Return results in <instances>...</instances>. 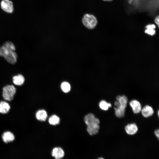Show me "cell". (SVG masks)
<instances>
[{
    "mask_svg": "<svg viewBox=\"0 0 159 159\" xmlns=\"http://www.w3.org/2000/svg\"><path fill=\"white\" fill-rule=\"evenodd\" d=\"M15 47L12 42L7 41L0 47V56L4 57L9 63L14 64L17 62V55L15 52Z\"/></svg>",
    "mask_w": 159,
    "mask_h": 159,
    "instance_id": "6da1fadb",
    "label": "cell"
},
{
    "mask_svg": "<svg viewBox=\"0 0 159 159\" xmlns=\"http://www.w3.org/2000/svg\"><path fill=\"white\" fill-rule=\"evenodd\" d=\"M82 22L83 25L87 28L92 29L96 26L97 21L96 17L92 14H85L82 19Z\"/></svg>",
    "mask_w": 159,
    "mask_h": 159,
    "instance_id": "7a4b0ae2",
    "label": "cell"
},
{
    "mask_svg": "<svg viewBox=\"0 0 159 159\" xmlns=\"http://www.w3.org/2000/svg\"><path fill=\"white\" fill-rule=\"evenodd\" d=\"M16 91V88L14 85H6L3 88L2 96L5 100L11 101L13 99Z\"/></svg>",
    "mask_w": 159,
    "mask_h": 159,
    "instance_id": "3957f363",
    "label": "cell"
},
{
    "mask_svg": "<svg viewBox=\"0 0 159 159\" xmlns=\"http://www.w3.org/2000/svg\"><path fill=\"white\" fill-rule=\"evenodd\" d=\"M51 155L54 159H62L65 156V153L61 147H55L52 149Z\"/></svg>",
    "mask_w": 159,
    "mask_h": 159,
    "instance_id": "277c9868",
    "label": "cell"
},
{
    "mask_svg": "<svg viewBox=\"0 0 159 159\" xmlns=\"http://www.w3.org/2000/svg\"><path fill=\"white\" fill-rule=\"evenodd\" d=\"M1 9L5 12L11 13L13 11V6L12 2L9 0H2L1 3Z\"/></svg>",
    "mask_w": 159,
    "mask_h": 159,
    "instance_id": "5b68a950",
    "label": "cell"
},
{
    "mask_svg": "<svg viewBox=\"0 0 159 159\" xmlns=\"http://www.w3.org/2000/svg\"><path fill=\"white\" fill-rule=\"evenodd\" d=\"M85 122L87 125L94 124H99L100 120L92 113H89L86 115L84 118Z\"/></svg>",
    "mask_w": 159,
    "mask_h": 159,
    "instance_id": "8992f818",
    "label": "cell"
},
{
    "mask_svg": "<svg viewBox=\"0 0 159 159\" xmlns=\"http://www.w3.org/2000/svg\"><path fill=\"white\" fill-rule=\"evenodd\" d=\"M115 105L116 107L114 108L115 115L118 117H122L124 116L125 107L121 105L118 101L115 102Z\"/></svg>",
    "mask_w": 159,
    "mask_h": 159,
    "instance_id": "52a82bcc",
    "label": "cell"
},
{
    "mask_svg": "<svg viewBox=\"0 0 159 159\" xmlns=\"http://www.w3.org/2000/svg\"><path fill=\"white\" fill-rule=\"evenodd\" d=\"M2 138L3 142L7 143L13 141L15 139V136L11 132L6 131L3 134Z\"/></svg>",
    "mask_w": 159,
    "mask_h": 159,
    "instance_id": "ba28073f",
    "label": "cell"
},
{
    "mask_svg": "<svg viewBox=\"0 0 159 159\" xmlns=\"http://www.w3.org/2000/svg\"><path fill=\"white\" fill-rule=\"evenodd\" d=\"M125 129L126 132L128 134L133 135L137 132L138 130V128L135 124L133 123L126 125Z\"/></svg>",
    "mask_w": 159,
    "mask_h": 159,
    "instance_id": "9c48e42d",
    "label": "cell"
},
{
    "mask_svg": "<svg viewBox=\"0 0 159 159\" xmlns=\"http://www.w3.org/2000/svg\"><path fill=\"white\" fill-rule=\"evenodd\" d=\"M87 126V131L90 135H93L98 133L100 129L99 124H95Z\"/></svg>",
    "mask_w": 159,
    "mask_h": 159,
    "instance_id": "30bf717a",
    "label": "cell"
},
{
    "mask_svg": "<svg viewBox=\"0 0 159 159\" xmlns=\"http://www.w3.org/2000/svg\"><path fill=\"white\" fill-rule=\"evenodd\" d=\"M130 105L135 113H139L141 111V106L139 101L135 100H132L130 102Z\"/></svg>",
    "mask_w": 159,
    "mask_h": 159,
    "instance_id": "8fae6325",
    "label": "cell"
},
{
    "mask_svg": "<svg viewBox=\"0 0 159 159\" xmlns=\"http://www.w3.org/2000/svg\"><path fill=\"white\" fill-rule=\"evenodd\" d=\"M141 112L144 117H148L153 115L154 111L151 106L147 105L143 107L141 110Z\"/></svg>",
    "mask_w": 159,
    "mask_h": 159,
    "instance_id": "7c38bea8",
    "label": "cell"
},
{
    "mask_svg": "<svg viewBox=\"0 0 159 159\" xmlns=\"http://www.w3.org/2000/svg\"><path fill=\"white\" fill-rule=\"evenodd\" d=\"M47 112L44 110H41L38 111L36 114V117L39 120L45 121L47 117Z\"/></svg>",
    "mask_w": 159,
    "mask_h": 159,
    "instance_id": "4fadbf2b",
    "label": "cell"
},
{
    "mask_svg": "<svg viewBox=\"0 0 159 159\" xmlns=\"http://www.w3.org/2000/svg\"><path fill=\"white\" fill-rule=\"evenodd\" d=\"M12 79L14 83L18 86L22 85L25 81L24 77L21 74H19L14 76Z\"/></svg>",
    "mask_w": 159,
    "mask_h": 159,
    "instance_id": "5bb4252c",
    "label": "cell"
},
{
    "mask_svg": "<svg viewBox=\"0 0 159 159\" xmlns=\"http://www.w3.org/2000/svg\"><path fill=\"white\" fill-rule=\"evenodd\" d=\"M10 108V105L6 102L2 101L0 102V113H6L8 112Z\"/></svg>",
    "mask_w": 159,
    "mask_h": 159,
    "instance_id": "9a60e30c",
    "label": "cell"
},
{
    "mask_svg": "<svg viewBox=\"0 0 159 159\" xmlns=\"http://www.w3.org/2000/svg\"><path fill=\"white\" fill-rule=\"evenodd\" d=\"M116 99L121 105L126 107L127 102V98L126 96L119 95L117 97Z\"/></svg>",
    "mask_w": 159,
    "mask_h": 159,
    "instance_id": "2e32d148",
    "label": "cell"
},
{
    "mask_svg": "<svg viewBox=\"0 0 159 159\" xmlns=\"http://www.w3.org/2000/svg\"><path fill=\"white\" fill-rule=\"evenodd\" d=\"M146 29L145 31V32L151 35H154L155 31L154 29L155 28V25L154 24H149L146 26Z\"/></svg>",
    "mask_w": 159,
    "mask_h": 159,
    "instance_id": "e0dca14e",
    "label": "cell"
},
{
    "mask_svg": "<svg viewBox=\"0 0 159 159\" xmlns=\"http://www.w3.org/2000/svg\"><path fill=\"white\" fill-rule=\"evenodd\" d=\"M59 122L60 119L59 117L55 115H52L49 119V123L52 125H55L58 124Z\"/></svg>",
    "mask_w": 159,
    "mask_h": 159,
    "instance_id": "ac0fdd59",
    "label": "cell"
},
{
    "mask_svg": "<svg viewBox=\"0 0 159 159\" xmlns=\"http://www.w3.org/2000/svg\"><path fill=\"white\" fill-rule=\"evenodd\" d=\"M99 106L101 109L104 110H107L109 107H111V105L110 103H107L106 101L102 100L100 102Z\"/></svg>",
    "mask_w": 159,
    "mask_h": 159,
    "instance_id": "d6986e66",
    "label": "cell"
},
{
    "mask_svg": "<svg viewBox=\"0 0 159 159\" xmlns=\"http://www.w3.org/2000/svg\"><path fill=\"white\" fill-rule=\"evenodd\" d=\"M61 87L64 92L67 93L70 90L71 87L69 83L67 82H64L62 83Z\"/></svg>",
    "mask_w": 159,
    "mask_h": 159,
    "instance_id": "ffe728a7",
    "label": "cell"
},
{
    "mask_svg": "<svg viewBox=\"0 0 159 159\" xmlns=\"http://www.w3.org/2000/svg\"><path fill=\"white\" fill-rule=\"evenodd\" d=\"M155 22L159 27V16L158 15L156 16L155 19Z\"/></svg>",
    "mask_w": 159,
    "mask_h": 159,
    "instance_id": "44dd1931",
    "label": "cell"
},
{
    "mask_svg": "<svg viewBox=\"0 0 159 159\" xmlns=\"http://www.w3.org/2000/svg\"><path fill=\"white\" fill-rule=\"evenodd\" d=\"M159 130L158 129L156 130L155 132V135L158 138V139H159Z\"/></svg>",
    "mask_w": 159,
    "mask_h": 159,
    "instance_id": "7402d4cb",
    "label": "cell"
},
{
    "mask_svg": "<svg viewBox=\"0 0 159 159\" xmlns=\"http://www.w3.org/2000/svg\"><path fill=\"white\" fill-rule=\"evenodd\" d=\"M97 159H105V158L102 157H100L98 158Z\"/></svg>",
    "mask_w": 159,
    "mask_h": 159,
    "instance_id": "603a6c76",
    "label": "cell"
},
{
    "mask_svg": "<svg viewBox=\"0 0 159 159\" xmlns=\"http://www.w3.org/2000/svg\"><path fill=\"white\" fill-rule=\"evenodd\" d=\"M104 1H112V0H103Z\"/></svg>",
    "mask_w": 159,
    "mask_h": 159,
    "instance_id": "cb8c5ba5",
    "label": "cell"
}]
</instances>
